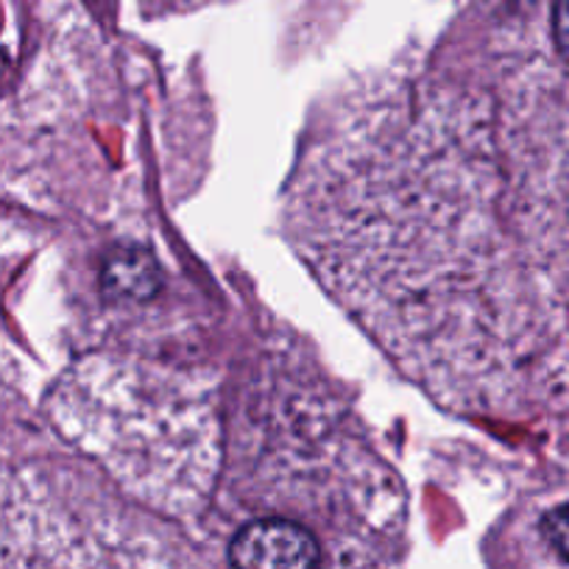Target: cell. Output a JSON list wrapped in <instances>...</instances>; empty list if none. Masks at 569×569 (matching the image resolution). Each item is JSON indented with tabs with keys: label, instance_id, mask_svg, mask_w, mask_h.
<instances>
[{
	"label": "cell",
	"instance_id": "cell-1",
	"mask_svg": "<svg viewBox=\"0 0 569 569\" xmlns=\"http://www.w3.org/2000/svg\"><path fill=\"white\" fill-rule=\"evenodd\" d=\"M227 558L232 569H319L321 545L299 519L268 513L234 530Z\"/></svg>",
	"mask_w": 569,
	"mask_h": 569
},
{
	"label": "cell",
	"instance_id": "cell-2",
	"mask_svg": "<svg viewBox=\"0 0 569 569\" xmlns=\"http://www.w3.org/2000/svg\"><path fill=\"white\" fill-rule=\"evenodd\" d=\"M103 291L118 302H146L160 291V268H157L151 251L120 249L103 266Z\"/></svg>",
	"mask_w": 569,
	"mask_h": 569
},
{
	"label": "cell",
	"instance_id": "cell-3",
	"mask_svg": "<svg viewBox=\"0 0 569 569\" xmlns=\"http://www.w3.org/2000/svg\"><path fill=\"white\" fill-rule=\"evenodd\" d=\"M541 533L550 541L552 550H556L563 561H569V506L547 511L545 519H541Z\"/></svg>",
	"mask_w": 569,
	"mask_h": 569
},
{
	"label": "cell",
	"instance_id": "cell-4",
	"mask_svg": "<svg viewBox=\"0 0 569 569\" xmlns=\"http://www.w3.org/2000/svg\"><path fill=\"white\" fill-rule=\"evenodd\" d=\"M552 31H556L558 53L569 62V0H556V9H552Z\"/></svg>",
	"mask_w": 569,
	"mask_h": 569
}]
</instances>
